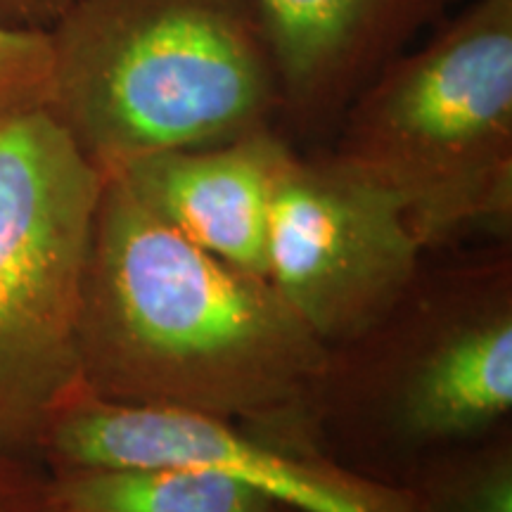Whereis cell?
<instances>
[{
    "label": "cell",
    "instance_id": "6da1fadb",
    "mask_svg": "<svg viewBox=\"0 0 512 512\" xmlns=\"http://www.w3.org/2000/svg\"><path fill=\"white\" fill-rule=\"evenodd\" d=\"M323 358L266 275L192 245L105 174L79 323V377L93 394L306 432Z\"/></svg>",
    "mask_w": 512,
    "mask_h": 512
},
{
    "label": "cell",
    "instance_id": "7a4b0ae2",
    "mask_svg": "<svg viewBox=\"0 0 512 512\" xmlns=\"http://www.w3.org/2000/svg\"><path fill=\"white\" fill-rule=\"evenodd\" d=\"M512 422V242L427 252L396 302L325 347L306 432L394 484L415 463Z\"/></svg>",
    "mask_w": 512,
    "mask_h": 512
},
{
    "label": "cell",
    "instance_id": "3957f363",
    "mask_svg": "<svg viewBox=\"0 0 512 512\" xmlns=\"http://www.w3.org/2000/svg\"><path fill=\"white\" fill-rule=\"evenodd\" d=\"M48 34L46 112L102 174L249 136L283 112L256 0H72Z\"/></svg>",
    "mask_w": 512,
    "mask_h": 512
},
{
    "label": "cell",
    "instance_id": "277c9868",
    "mask_svg": "<svg viewBox=\"0 0 512 512\" xmlns=\"http://www.w3.org/2000/svg\"><path fill=\"white\" fill-rule=\"evenodd\" d=\"M330 152L399 202L425 252L512 240V0H475L384 64Z\"/></svg>",
    "mask_w": 512,
    "mask_h": 512
},
{
    "label": "cell",
    "instance_id": "5b68a950",
    "mask_svg": "<svg viewBox=\"0 0 512 512\" xmlns=\"http://www.w3.org/2000/svg\"><path fill=\"white\" fill-rule=\"evenodd\" d=\"M105 174L46 110L0 121V456L36 460L79 380V323Z\"/></svg>",
    "mask_w": 512,
    "mask_h": 512
},
{
    "label": "cell",
    "instance_id": "8992f818",
    "mask_svg": "<svg viewBox=\"0 0 512 512\" xmlns=\"http://www.w3.org/2000/svg\"><path fill=\"white\" fill-rule=\"evenodd\" d=\"M36 460L86 465H183L242 479L297 512H418L401 486L337 463L306 432L266 430L200 413L159 411L93 394L81 377L50 411Z\"/></svg>",
    "mask_w": 512,
    "mask_h": 512
},
{
    "label": "cell",
    "instance_id": "52a82bcc",
    "mask_svg": "<svg viewBox=\"0 0 512 512\" xmlns=\"http://www.w3.org/2000/svg\"><path fill=\"white\" fill-rule=\"evenodd\" d=\"M425 249L389 192L332 155L294 152L268 214L266 278L325 347L396 302Z\"/></svg>",
    "mask_w": 512,
    "mask_h": 512
},
{
    "label": "cell",
    "instance_id": "ba28073f",
    "mask_svg": "<svg viewBox=\"0 0 512 512\" xmlns=\"http://www.w3.org/2000/svg\"><path fill=\"white\" fill-rule=\"evenodd\" d=\"M273 38L280 119L302 136L335 133L387 62L446 17L453 0H256Z\"/></svg>",
    "mask_w": 512,
    "mask_h": 512
},
{
    "label": "cell",
    "instance_id": "9c48e42d",
    "mask_svg": "<svg viewBox=\"0 0 512 512\" xmlns=\"http://www.w3.org/2000/svg\"><path fill=\"white\" fill-rule=\"evenodd\" d=\"M292 155L290 140L271 126L228 143L138 157L110 176L192 245L266 275L268 214Z\"/></svg>",
    "mask_w": 512,
    "mask_h": 512
},
{
    "label": "cell",
    "instance_id": "30bf717a",
    "mask_svg": "<svg viewBox=\"0 0 512 512\" xmlns=\"http://www.w3.org/2000/svg\"><path fill=\"white\" fill-rule=\"evenodd\" d=\"M64 512H268L242 479L183 465H86L46 470Z\"/></svg>",
    "mask_w": 512,
    "mask_h": 512
},
{
    "label": "cell",
    "instance_id": "8fae6325",
    "mask_svg": "<svg viewBox=\"0 0 512 512\" xmlns=\"http://www.w3.org/2000/svg\"><path fill=\"white\" fill-rule=\"evenodd\" d=\"M399 486L418 512H512V422L422 458Z\"/></svg>",
    "mask_w": 512,
    "mask_h": 512
},
{
    "label": "cell",
    "instance_id": "7c38bea8",
    "mask_svg": "<svg viewBox=\"0 0 512 512\" xmlns=\"http://www.w3.org/2000/svg\"><path fill=\"white\" fill-rule=\"evenodd\" d=\"M53 86V43L48 29L0 19V121L46 110Z\"/></svg>",
    "mask_w": 512,
    "mask_h": 512
},
{
    "label": "cell",
    "instance_id": "4fadbf2b",
    "mask_svg": "<svg viewBox=\"0 0 512 512\" xmlns=\"http://www.w3.org/2000/svg\"><path fill=\"white\" fill-rule=\"evenodd\" d=\"M0 512H64L38 460L0 456Z\"/></svg>",
    "mask_w": 512,
    "mask_h": 512
},
{
    "label": "cell",
    "instance_id": "5bb4252c",
    "mask_svg": "<svg viewBox=\"0 0 512 512\" xmlns=\"http://www.w3.org/2000/svg\"><path fill=\"white\" fill-rule=\"evenodd\" d=\"M72 0H0V19L19 27L50 29Z\"/></svg>",
    "mask_w": 512,
    "mask_h": 512
},
{
    "label": "cell",
    "instance_id": "9a60e30c",
    "mask_svg": "<svg viewBox=\"0 0 512 512\" xmlns=\"http://www.w3.org/2000/svg\"><path fill=\"white\" fill-rule=\"evenodd\" d=\"M268 512H297V510H292V508H287V505H280V503H273L271 505V510Z\"/></svg>",
    "mask_w": 512,
    "mask_h": 512
}]
</instances>
